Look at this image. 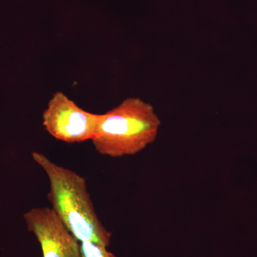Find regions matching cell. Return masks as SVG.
<instances>
[{
  "label": "cell",
  "mask_w": 257,
  "mask_h": 257,
  "mask_svg": "<svg viewBox=\"0 0 257 257\" xmlns=\"http://www.w3.org/2000/svg\"><path fill=\"white\" fill-rule=\"evenodd\" d=\"M32 157L49 179L51 209L71 234L79 241H92L108 247L111 233L96 214L85 179L40 152H32Z\"/></svg>",
  "instance_id": "cell-1"
},
{
  "label": "cell",
  "mask_w": 257,
  "mask_h": 257,
  "mask_svg": "<svg viewBox=\"0 0 257 257\" xmlns=\"http://www.w3.org/2000/svg\"><path fill=\"white\" fill-rule=\"evenodd\" d=\"M161 124L155 107L140 97H128L99 114L92 142L103 156L120 158L137 155L155 143Z\"/></svg>",
  "instance_id": "cell-2"
},
{
  "label": "cell",
  "mask_w": 257,
  "mask_h": 257,
  "mask_svg": "<svg viewBox=\"0 0 257 257\" xmlns=\"http://www.w3.org/2000/svg\"><path fill=\"white\" fill-rule=\"evenodd\" d=\"M99 119V114L84 110L63 92H57L42 114V124L56 140L81 143L92 141Z\"/></svg>",
  "instance_id": "cell-3"
},
{
  "label": "cell",
  "mask_w": 257,
  "mask_h": 257,
  "mask_svg": "<svg viewBox=\"0 0 257 257\" xmlns=\"http://www.w3.org/2000/svg\"><path fill=\"white\" fill-rule=\"evenodd\" d=\"M24 218L41 246L42 257H82L79 241L51 208H33Z\"/></svg>",
  "instance_id": "cell-4"
},
{
  "label": "cell",
  "mask_w": 257,
  "mask_h": 257,
  "mask_svg": "<svg viewBox=\"0 0 257 257\" xmlns=\"http://www.w3.org/2000/svg\"><path fill=\"white\" fill-rule=\"evenodd\" d=\"M82 257H116L107 247L92 241H79Z\"/></svg>",
  "instance_id": "cell-5"
}]
</instances>
